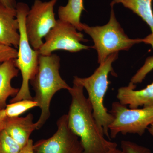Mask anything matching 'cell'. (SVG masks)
<instances>
[{
  "instance_id": "cell-25",
  "label": "cell",
  "mask_w": 153,
  "mask_h": 153,
  "mask_svg": "<svg viewBox=\"0 0 153 153\" xmlns=\"http://www.w3.org/2000/svg\"><path fill=\"white\" fill-rule=\"evenodd\" d=\"M147 129L149 133L153 137V123L148 127Z\"/></svg>"
},
{
  "instance_id": "cell-13",
  "label": "cell",
  "mask_w": 153,
  "mask_h": 153,
  "mask_svg": "<svg viewBox=\"0 0 153 153\" xmlns=\"http://www.w3.org/2000/svg\"><path fill=\"white\" fill-rule=\"evenodd\" d=\"M15 60H8L0 65V110L5 108L8 98L15 97L20 89L11 85L12 79L19 74Z\"/></svg>"
},
{
  "instance_id": "cell-24",
  "label": "cell",
  "mask_w": 153,
  "mask_h": 153,
  "mask_svg": "<svg viewBox=\"0 0 153 153\" xmlns=\"http://www.w3.org/2000/svg\"><path fill=\"white\" fill-rule=\"evenodd\" d=\"M143 42L146 44H150L153 48V35L152 34H150L146 38H143Z\"/></svg>"
},
{
  "instance_id": "cell-4",
  "label": "cell",
  "mask_w": 153,
  "mask_h": 153,
  "mask_svg": "<svg viewBox=\"0 0 153 153\" xmlns=\"http://www.w3.org/2000/svg\"><path fill=\"white\" fill-rule=\"evenodd\" d=\"M16 9L19 22L20 39L18 56L15 61L17 68L21 71L22 82L18 93L10 100V103L23 100H33L29 82L38 71L40 56L38 50H35L31 47L26 34L25 20L30 10L29 6L26 3L19 2L17 3Z\"/></svg>"
},
{
  "instance_id": "cell-27",
  "label": "cell",
  "mask_w": 153,
  "mask_h": 153,
  "mask_svg": "<svg viewBox=\"0 0 153 153\" xmlns=\"http://www.w3.org/2000/svg\"><path fill=\"white\" fill-rule=\"evenodd\" d=\"M0 3H1V1H0Z\"/></svg>"
},
{
  "instance_id": "cell-5",
  "label": "cell",
  "mask_w": 153,
  "mask_h": 153,
  "mask_svg": "<svg viewBox=\"0 0 153 153\" xmlns=\"http://www.w3.org/2000/svg\"><path fill=\"white\" fill-rule=\"evenodd\" d=\"M109 22L102 26L90 27L82 24V30L91 37L96 50L98 63H103L111 54L122 50L127 51L134 44L143 42V39H131L125 33L111 6Z\"/></svg>"
},
{
  "instance_id": "cell-11",
  "label": "cell",
  "mask_w": 153,
  "mask_h": 153,
  "mask_svg": "<svg viewBox=\"0 0 153 153\" xmlns=\"http://www.w3.org/2000/svg\"><path fill=\"white\" fill-rule=\"evenodd\" d=\"M136 87L135 84L130 82L128 86L120 88L117 95L119 102L132 109L153 105V82L141 90H135Z\"/></svg>"
},
{
  "instance_id": "cell-18",
  "label": "cell",
  "mask_w": 153,
  "mask_h": 153,
  "mask_svg": "<svg viewBox=\"0 0 153 153\" xmlns=\"http://www.w3.org/2000/svg\"><path fill=\"white\" fill-rule=\"evenodd\" d=\"M153 69V57L147 58L144 64L132 77L131 82L134 84L143 82L146 76Z\"/></svg>"
},
{
  "instance_id": "cell-2",
  "label": "cell",
  "mask_w": 153,
  "mask_h": 153,
  "mask_svg": "<svg viewBox=\"0 0 153 153\" xmlns=\"http://www.w3.org/2000/svg\"><path fill=\"white\" fill-rule=\"evenodd\" d=\"M60 60L59 56L55 54L40 55L38 71L30 81L35 92L33 100L41 110L40 117L36 123V130L41 128L50 117V103L55 93L71 88L60 76Z\"/></svg>"
},
{
  "instance_id": "cell-17",
  "label": "cell",
  "mask_w": 153,
  "mask_h": 153,
  "mask_svg": "<svg viewBox=\"0 0 153 153\" xmlns=\"http://www.w3.org/2000/svg\"><path fill=\"white\" fill-rule=\"evenodd\" d=\"M22 149L5 130L0 131V153H19Z\"/></svg>"
},
{
  "instance_id": "cell-9",
  "label": "cell",
  "mask_w": 153,
  "mask_h": 153,
  "mask_svg": "<svg viewBox=\"0 0 153 153\" xmlns=\"http://www.w3.org/2000/svg\"><path fill=\"white\" fill-rule=\"evenodd\" d=\"M57 125V131L52 137L34 144V153H82L79 138L68 127L67 114L62 116Z\"/></svg>"
},
{
  "instance_id": "cell-3",
  "label": "cell",
  "mask_w": 153,
  "mask_h": 153,
  "mask_svg": "<svg viewBox=\"0 0 153 153\" xmlns=\"http://www.w3.org/2000/svg\"><path fill=\"white\" fill-rule=\"evenodd\" d=\"M118 52L111 54L103 63L100 64L92 75L88 77L74 76L73 82L78 83L85 88L88 94V99L93 109L94 116L105 135L110 138L108 126L114 119L111 114L104 106L103 100L108 89L110 72H113L112 63L117 59Z\"/></svg>"
},
{
  "instance_id": "cell-20",
  "label": "cell",
  "mask_w": 153,
  "mask_h": 153,
  "mask_svg": "<svg viewBox=\"0 0 153 153\" xmlns=\"http://www.w3.org/2000/svg\"><path fill=\"white\" fill-rule=\"evenodd\" d=\"M17 56L16 48L0 43V65L8 60L16 59Z\"/></svg>"
},
{
  "instance_id": "cell-7",
  "label": "cell",
  "mask_w": 153,
  "mask_h": 153,
  "mask_svg": "<svg viewBox=\"0 0 153 153\" xmlns=\"http://www.w3.org/2000/svg\"><path fill=\"white\" fill-rule=\"evenodd\" d=\"M58 0L43 2L35 0L25 20L26 34L31 47L38 50L44 43L45 38L57 22L54 12Z\"/></svg>"
},
{
  "instance_id": "cell-1",
  "label": "cell",
  "mask_w": 153,
  "mask_h": 153,
  "mask_svg": "<svg viewBox=\"0 0 153 153\" xmlns=\"http://www.w3.org/2000/svg\"><path fill=\"white\" fill-rule=\"evenodd\" d=\"M68 90L71 101L67 114L70 129L79 137L83 151L82 153H109L117 149V143L106 140L104 132L96 121L88 98L83 93V87L73 82Z\"/></svg>"
},
{
  "instance_id": "cell-10",
  "label": "cell",
  "mask_w": 153,
  "mask_h": 153,
  "mask_svg": "<svg viewBox=\"0 0 153 153\" xmlns=\"http://www.w3.org/2000/svg\"><path fill=\"white\" fill-rule=\"evenodd\" d=\"M19 30L16 8L7 7L0 3V43L18 48Z\"/></svg>"
},
{
  "instance_id": "cell-26",
  "label": "cell",
  "mask_w": 153,
  "mask_h": 153,
  "mask_svg": "<svg viewBox=\"0 0 153 153\" xmlns=\"http://www.w3.org/2000/svg\"><path fill=\"white\" fill-rule=\"evenodd\" d=\"M109 153H123L121 150L118 149H114V150L111 151V152Z\"/></svg>"
},
{
  "instance_id": "cell-23",
  "label": "cell",
  "mask_w": 153,
  "mask_h": 153,
  "mask_svg": "<svg viewBox=\"0 0 153 153\" xmlns=\"http://www.w3.org/2000/svg\"><path fill=\"white\" fill-rule=\"evenodd\" d=\"M0 1L3 5L11 8H16L17 5L16 0H0Z\"/></svg>"
},
{
  "instance_id": "cell-19",
  "label": "cell",
  "mask_w": 153,
  "mask_h": 153,
  "mask_svg": "<svg viewBox=\"0 0 153 153\" xmlns=\"http://www.w3.org/2000/svg\"><path fill=\"white\" fill-rule=\"evenodd\" d=\"M121 148L123 153H152L148 148L129 141H122Z\"/></svg>"
},
{
  "instance_id": "cell-16",
  "label": "cell",
  "mask_w": 153,
  "mask_h": 153,
  "mask_svg": "<svg viewBox=\"0 0 153 153\" xmlns=\"http://www.w3.org/2000/svg\"><path fill=\"white\" fill-rule=\"evenodd\" d=\"M36 107H38V103L33 100H23L7 105L4 110L7 117H16Z\"/></svg>"
},
{
  "instance_id": "cell-14",
  "label": "cell",
  "mask_w": 153,
  "mask_h": 153,
  "mask_svg": "<svg viewBox=\"0 0 153 153\" xmlns=\"http://www.w3.org/2000/svg\"><path fill=\"white\" fill-rule=\"evenodd\" d=\"M152 0H112L111 6L121 4L127 8L131 10L144 21L150 28L153 35V12Z\"/></svg>"
},
{
  "instance_id": "cell-8",
  "label": "cell",
  "mask_w": 153,
  "mask_h": 153,
  "mask_svg": "<svg viewBox=\"0 0 153 153\" xmlns=\"http://www.w3.org/2000/svg\"><path fill=\"white\" fill-rule=\"evenodd\" d=\"M45 39L38 50L40 55H51L58 50L76 52L90 47L81 43L88 41L82 33L73 25L60 19L57 20L55 27L45 36Z\"/></svg>"
},
{
  "instance_id": "cell-6",
  "label": "cell",
  "mask_w": 153,
  "mask_h": 153,
  "mask_svg": "<svg viewBox=\"0 0 153 153\" xmlns=\"http://www.w3.org/2000/svg\"><path fill=\"white\" fill-rule=\"evenodd\" d=\"M114 119L108 126L110 137L119 134H137L142 136L153 123V105L143 108H128L119 102H114L109 111Z\"/></svg>"
},
{
  "instance_id": "cell-12",
  "label": "cell",
  "mask_w": 153,
  "mask_h": 153,
  "mask_svg": "<svg viewBox=\"0 0 153 153\" xmlns=\"http://www.w3.org/2000/svg\"><path fill=\"white\" fill-rule=\"evenodd\" d=\"M33 120L31 113L25 117H8L4 130L23 148L30 140L31 134L36 130Z\"/></svg>"
},
{
  "instance_id": "cell-21",
  "label": "cell",
  "mask_w": 153,
  "mask_h": 153,
  "mask_svg": "<svg viewBox=\"0 0 153 153\" xmlns=\"http://www.w3.org/2000/svg\"><path fill=\"white\" fill-rule=\"evenodd\" d=\"M7 117L4 109L0 110V131L4 130L6 127Z\"/></svg>"
},
{
  "instance_id": "cell-22",
  "label": "cell",
  "mask_w": 153,
  "mask_h": 153,
  "mask_svg": "<svg viewBox=\"0 0 153 153\" xmlns=\"http://www.w3.org/2000/svg\"><path fill=\"white\" fill-rule=\"evenodd\" d=\"M33 145V140L30 139L27 144L22 148L19 153H34Z\"/></svg>"
},
{
  "instance_id": "cell-15",
  "label": "cell",
  "mask_w": 153,
  "mask_h": 153,
  "mask_svg": "<svg viewBox=\"0 0 153 153\" xmlns=\"http://www.w3.org/2000/svg\"><path fill=\"white\" fill-rule=\"evenodd\" d=\"M67 4L60 6L58 10L59 19L68 22L74 26L79 31H82L80 17L85 10L83 0H68Z\"/></svg>"
}]
</instances>
